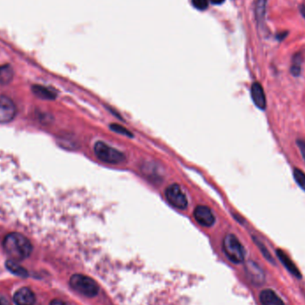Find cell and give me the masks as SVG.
I'll list each match as a JSON object with an SVG mask.
<instances>
[{"label": "cell", "mask_w": 305, "mask_h": 305, "mask_svg": "<svg viewBox=\"0 0 305 305\" xmlns=\"http://www.w3.org/2000/svg\"><path fill=\"white\" fill-rule=\"evenodd\" d=\"M17 113L15 103L8 97L0 95V124L12 122Z\"/></svg>", "instance_id": "8992f818"}, {"label": "cell", "mask_w": 305, "mask_h": 305, "mask_svg": "<svg viewBox=\"0 0 305 305\" xmlns=\"http://www.w3.org/2000/svg\"><path fill=\"white\" fill-rule=\"evenodd\" d=\"M110 129H111L113 132L119 133V134H122L123 136H128V137H132V136H133V134H132V132H130L129 130H127L126 128L121 126V125H119V124L113 123V124H112V125L110 126Z\"/></svg>", "instance_id": "d6986e66"}, {"label": "cell", "mask_w": 305, "mask_h": 305, "mask_svg": "<svg viewBox=\"0 0 305 305\" xmlns=\"http://www.w3.org/2000/svg\"><path fill=\"white\" fill-rule=\"evenodd\" d=\"M260 302L262 305H286L281 298L270 288L261 292Z\"/></svg>", "instance_id": "7c38bea8"}, {"label": "cell", "mask_w": 305, "mask_h": 305, "mask_svg": "<svg viewBox=\"0 0 305 305\" xmlns=\"http://www.w3.org/2000/svg\"><path fill=\"white\" fill-rule=\"evenodd\" d=\"M0 305H10L9 302L5 296H0Z\"/></svg>", "instance_id": "cb8c5ba5"}, {"label": "cell", "mask_w": 305, "mask_h": 305, "mask_svg": "<svg viewBox=\"0 0 305 305\" xmlns=\"http://www.w3.org/2000/svg\"><path fill=\"white\" fill-rule=\"evenodd\" d=\"M13 299L16 305H33L35 303V295L28 287H22L14 293Z\"/></svg>", "instance_id": "9c48e42d"}, {"label": "cell", "mask_w": 305, "mask_h": 305, "mask_svg": "<svg viewBox=\"0 0 305 305\" xmlns=\"http://www.w3.org/2000/svg\"><path fill=\"white\" fill-rule=\"evenodd\" d=\"M296 143H297L298 148L300 149L302 156H303V158L305 161V141L303 140V139H298V140L296 141Z\"/></svg>", "instance_id": "7402d4cb"}, {"label": "cell", "mask_w": 305, "mask_h": 305, "mask_svg": "<svg viewBox=\"0 0 305 305\" xmlns=\"http://www.w3.org/2000/svg\"><path fill=\"white\" fill-rule=\"evenodd\" d=\"M192 4L195 8L203 11L207 9L208 0H192Z\"/></svg>", "instance_id": "44dd1931"}, {"label": "cell", "mask_w": 305, "mask_h": 305, "mask_svg": "<svg viewBox=\"0 0 305 305\" xmlns=\"http://www.w3.org/2000/svg\"><path fill=\"white\" fill-rule=\"evenodd\" d=\"M266 2L267 0H256L255 1V17L258 24L264 23L265 11H266Z\"/></svg>", "instance_id": "5bb4252c"}, {"label": "cell", "mask_w": 305, "mask_h": 305, "mask_svg": "<svg viewBox=\"0 0 305 305\" xmlns=\"http://www.w3.org/2000/svg\"><path fill=\"white\" fill-rule=\"evenodd\" d=\"M193 215L198 224L203 227H211L215 222V217L211 209L205 205H198L195 208Z\"/></svg>", "instance_id": "ba28073f"}, {"label": "cell", "mask_w": 305, "mask_h": 305, "mask_svg": "<svg viewBox=\"0 0 305 305\" xmlns=\"http://www.w3.org/2000/svg\"><path fill=\"white\" fill-rule=\"evenodd\" d=\"M14 72L9 66H0V83L6 84L9 83L13 79Z\"/></svg>", "instance_id": "2e32d148"}, {"label": "cell", "mask_w": 305, "mask_h": 305, "mask_svg": "<svg viewBox=\"0 0 305 305\" xmlns=\"http://www.w3.org/2000/svg\"><path fill=\"white\" fill-rule=\"evenodd\" d=\"M251 97L254 104L261 110L266 108V97L263 90V86L259 82H254L251 87Z\"/></svg>", "instance_id": "30bf717a"}, {"label": "cell", "mask_w": 305, "mask_h": 305, "mask_svg": "<svg viewBox=\"0 0 305 305\" xmlns=\"http://www.w3.org/2000/svg\"><path fill=\"white\" fill-rule=\"evenodd\" d=\"M213 5H221L225 0H210Z\"/></svg>", "instance_id": "d4e9b609"}, {"label": "cell", "mask_w": 305, "mask_h": 305, "mask_svg": "<svg viewBox=\"0 0 305 305\" xmlns=\"http://www.w3.org/2000/svg\"><path fill=\"white\" fill-rule=\"evenodd\" d=\"M254 242H255V244L258 245L259 248L261 250V252H262V254H263V256L265 257V258L267 259L269 262H271V263L274 264L275 263V261H274V259L272 258V256H271V254L269 253V251H268L267 248H266V246L264 245V244L261 242V241H259L257 238H255L254 237Z\"/></svg>", "instance_id": "ffe728a7"}, {"label": "cell", "mask_w": 305, "mask_h": 305, "mask_svg": "<svg viewBox=\"0 0 305 305\" xmlns=\"http://www.w3.org/2000/svg\"><path fill=\"white\" fill-rule=\"evenodd\" d=\"M165 198L171 206L185 210L188 205V198L178 184H171L165 191Z\"/></svg>", "instance_id": "5b68a950"}, {"label": "cell", "mask_w": 305, "mask_h": 305, "mask_svg": "<svg viewBox=\"0 0 305 305\" xmlns=\"http://www.w3.org/2000/svg\"><path fill=\"white\" fill-rule=\"evenodd\" d=\"M50 305H67L65 302H63L61 300H58V299H55V300L51 301Z\"/></svg>", "instance_id": "603a6c76"}, {"label": "cell", "mask_w": 305, "mask_h": 305, "mask_svg": "<svg viewBox=\"0 0 305 305\" xmlns=\"http://www.w3.org/2000/svg\"><path fill=\"white\" fill-rule=\"evenodd\" d=\"M246 276L254 286H260L265 282V273L262 267L253 261H249L244 266Z\"/></svg>", "instance_id": "52a82bcc"}, {"label": "cell", "mask_w": 305, "mask_h": 305, "mask_svg": "<svg viewBox=\"0 0 305 305\" xmlns=\"http://www.w3.org/2000/svg\"><path fill=\"white\" fill-rule=\"evenodd\" d=\"M5 267L9 270L10 271L14 273L15 275H18L21 277H27L28 272L26 271V270L19 265L18 263H15L14 260H9L5 263Z\"/></svg>", "instance_id": "9a60e30c"}, {"label": "cell", "mask_w": 305, "mask_h": 305, "mask_svg": "<svg viewBox=\"0 0 305 305\" xmlns=\"http://www.w3.org/2000/svg\"><path fill=\"white\" fill-rule=\"evenodd\" d=\"M294 178L297 185L305 191V173L299 169H294Z\"/></svg>", "instance_id": "e0dca14e"}, {"label": "cell", "mask_w": 305, "mask_h": 305, "mask_svg": "<svg viewBox=\"0 0 305 305\" xmlns=\"http://www.w3.org/2000/svg\"><path fill=\"white\" fill-rule=\"evenodd\" d=\"M70 286L75 291L88 297H94L99 293L97 282L83 274H74L70 278Z\"/></svg>", "instance_id": "277c9868"}, {"label": "cell", "mask_w": 305, "mask_h": 305, "mask_svg": "<svg viewBox=\"0 0 305 305\" xmlns=\"http://www.w3.org/2000/svg\"><path fill=\"white\" fill-rule=\"evenodd\" d=\"M303 58L300 55H297L294 57L293 60V66L291 67L292 74L294 76H299L301 73V65H302Z\"/></svg>", "instance_id": "ac0fdd59"}, {"label": "cell", "mask_w": 305, "mask_h": 305, "mask_svg": "<svg viewBox=\"0 0 305 305\" xmlns=\"http://www.w3.org/2000/svg\"><path fill=\"white\" fill-rule=\"evenodd\" d=\"M33 92L37 95V97L42 99H54L56 98V92L52 89L43 87V86H33Z\"/></svg>", "instance_id": "4fadbf2b"}, {"label": "cell", "mask_w": 305, "mask_h": 305, "mask_svg": "<svg viewBox=\"0 0 305 305\" xmlns=\"http://www.w3.org/2000/svg\"><path fill=\"white\" fill-rule=\"evenodd\" d=\"M276 254H277V258L279 259L282 264L285 266V268L289 272L291 273L292 275H294L297 278L302 277L300 271L298 270L296 264L293 263V261L288 257V255L284 251H282L280 249H277L276 251Z\"/></svg>", "instance_id": "8fae6325"}, {"label": "cell", "mask_w": 305, "mask_h": 305, "mask_svg": "<svg viewBox=\"0 0 305 305\" xmlns=\"http://www.w3.org/2000/svg\"><path fill=\"white\" fill-rule=\"evenodd\" d=\"M222 248L230 262L235 264H239L244 262L245 255L244 246L235 235L228 234L225 236L222 243Z\"/></svg>", "instance_id": "3957f363"}, {"label": "cell", "mask_w": 305, "mask_h": 305, "mask_svg": "<svg viewBox=\"0 0 305 305\" xmlns=\"http://www.w3.org/2000/svg\"><path fill=\"white\" fill-rule=\"evenodd\" d=\"M94 152L100 161L108 165H120L126 160V156L122 152L108 146L103 141H98L95 144Z\"/></svg>", "instance_id": "7a4b0ae2"}, {"label": "cell", "mask_w": 305, "mask_h": 305, "mask_svg": "<svg viewBox=\"0 0 305 305\" xmlns=\"http://www.w3.org/2000/svg\"><path fill=\"white\" fill-rule=\"evenodd\" d=\"M3 248L14 261H23L33 252V244L30 240L20 233H9L3 240Z\"/></svg>", "instance_id": "6da1fadb"}]
</instances>
